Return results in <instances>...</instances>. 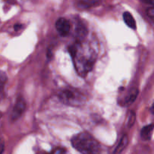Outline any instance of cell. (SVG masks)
Masks as SVG:
<instances>
[{
    "label": "cell",
    "instance_id": "cell-1",
    "mask_svg": "<svg viewBox=\"0 0 154 154\" xmlns=\"http://www.w3.org/2000/svg\"><path fill=\"white\" fill-rule=\"evenodd\" d=\"M77 72L84 77L93 69L96 56L94 51L90 48L85 50L80 42L70 46L69 49Z\"/></svg>",
    "mask_w": 154,
    "mask_h": 154
},
{
    "label": "cell",
    "instance_id": "cell-2",
    "mask_svg": "<svg viewBox=\"0 0 154 154\" xmlns=\"http://www.w3.org/2000/svg\"><path fill=\"white\" fill-rule=\"evenodd\" d=\"M72 145L81 154H101L102 146L99 141L87 132L74 135L71 140Z\"/></svg>",
    "mask_w": 154,
    "mask_h": 154
},
{
    "label": "cell",
    "instance_id": "cell-3",
    "mask_svg": "<svg viewBox=\"0 0 154 154\" xmlns=\"http://www.w3.org/2000/svg\"><path fill=\"white\" fill-rule=\"evenodd\" d=\"M63 104L70 106H81L85 102V97L75 89H65L58 95Z\"/></svg>",
    "mask_w": 154,
    "mask_h": 154
},
{
    "label": "cell",
    "instance_id": "cell-4",
    "mask_svg": "<svg viewBox=\"0 0 154 154\" xmlns=\"http://www.w3.org/2000/svg\"><path fill=\"white\" fill-rule=\"evenodd\" d=\"M26 107V104L25 99L21 97L17 99L14 106L13 110H12L11 117V120H16L19 117H20L21 115L25 111Z\"/></svg>",
    "mask_w": 154,
    "mask_h": 154
},
{
    "label": "cell",
    "instance_id": "cell-5",
    "mask_svg": "<svg viewBox=\"0 0 154 154\" xmlns=\"http://www.w3.org/2000/svg\"><path fill=\"white\" fill-rule=\"evenodd\" d=\"M57 32L61 36H66L69 35L71 29V24L66 18L61 17L58 19L55 24Z\"/></svg>",
    "mask_w": 154,
    "mask_h": 154
},
{
    "label": "cell",
    "instance_id": "cell-6",
    "mask_svg": "<svg viewBox=\"0 0 154 154\" xmlns=\"http://www.w3.org/2000/svg\"><path fill=\"white\" fill-rule=\"evenodd\" d=\"M102 0H79L78 7L81 9H88L99 5Z\"/></svg>",
    "mask_w": 154,
    "mask_h": 154
},
{
    "label": "cell",
    "instance_id": "cell-7",
    "mask_svg": "<svg viewBox=\"0 0 154 154\" xmlns=\"http://www.w3.org/2000/svg\"><path fill=\"white\" fill-rule=\"evenodd\" d=\"M154 129V124H150L142 128L141 131V137L144 141L150 140Z\"/></svg>",
    "mask_w": 154,
    "mask_h": 154
},
{
    "label": "cell",
    "instance_id": "cell-8",
    "mask_svg": "<svg viewBox=\"0 0 154 154\" xmlns=\"http://www.w3.org/2000/svg\"><path fill=\"white\" fill-rule=\"evenodd\" d=\"M123 17L125 23H126L129 28L133 29H136V22H135V18H134L133 16L131 14L130 12H124L123 15Z\"/></svg>",
    "mask_w": 154,
    "mask_h": 154
},
{
    "label": "cell",
    "instance_id": "cell-9",
    "mask_svg": "<svg viewBox=\"0 0 154 154\" xmlns=\"http://www.w3.org/2000/svg\"><path fill=\"white\" fill-rule=\"evenodd\" d=\"M138 93H139V91H138V89H132V91L129 93V95L126 96V99L123 101V105L124 106H129L131 104L133 103L135 99H136L137 96H138Z\"/></svg>",
    "mask_w": 154,
    "mask_h": 154
},
{
    "label": "cell",
    "instance_id": "cell-10",
    "mask_svg": "<svg viewBox=\"0 0 154 154\" xmlns=\"http://www.w3.org/2000/svg\"><path fill=\"white\" fill-rule=\"evenodd\" d=\"M75 32H76V35L77 37L78 38L80 41L84 39V38L87 36V27L85 26V25H84L81 23H77L76 29H75Z\"/></svg>",
    "mask_w": 154,
    "mask_h": 154
},
{
    "label": "cell",
    "instance_id": "cell-11",
    "mask_svg": "<svg viewBox=\"0 0 154 154\" xmlns=\"http://www.w3.org/2000/svg\"><path fill=\"white\" fill-rule=\"evenodd\" d=\"M128 142H129V138H128L127 135H124L121 138V139H120L118 145L117 146V147H116L115 150H114V153L118 154V153H121V152L123 151L125 148H126V147L127 146V144H128Z\"/></svg>",
    "mask_w": 154,
    "mask_h": 154
},
{
    "label": "cell",
    "instance_id": "cell-12",
    "mask_svg": "<svg viewBox=\"0 0 154 154\" xmlns=\"http://www.w3.org/2000/svg\"><path fill=\"white\" fill-rule=\"evenodd\" d=\"M135 118H136V116H135V113L134 111H131L130 114H129V119H128L127 121V126L129 128H131L134 125L135 122Z\"/></svg>",
    "mask_w": 154,
    "mask_h": 154
},
{
    "label": "cell",
    "instance_id": "cell-13",
    "mask_svg": "<svg viewBox=\"0 0 154 154\" xmlns=\"http://www.w3.org/2000/svg\"><path fill=\"white\" fill-rule=\"evenodd\" d=\"M146 12H147V16L149 17V18L153 21L154 23V7L148 8L147 9V11Z\"/></svg>",
    "mask_w": 154,
    "mask_h": 154
},
{
    "label": "cell",
    "instance_id": "cell-14",
    "mask_svg": "<svg viewBox=\"0 0 154 154\" xmlns=\"http://www.w3.org/2000/svg\"><path fill=\"white\" fill-rule=\"evenodd\" d=\"M6 81H7V76L6 74L4 72H1V90H3V86L5 84Z\"/></svg>",
    "mask_w": 154,
    "mask_h": 154
},
{
    "label": "cell",
    "instance_id": "cell-15",
    "mask_svg": "<svg viewBox=\"0 0 154 154\" xmlns=\"http://www.w3.org/2000/svg\"><path fill=\"white\" fill-rule=\"evenodd\" d=\"M140 1L143 3H145V4L154 5V0H140Z\"/></svg>",
    "mask_w": 154,
    "mask_h": 154
},
{
    "label": "cell",
    "instance_id": "cell-16",
    "mask_svg": "<svg viewBox=\"0 0 154 154\" xmlns=\"http://www.w3.org/2000/svg\"><path fill=\"white\" fill-rule=\"evenodd\" d=\"M22 27H23L22 24H19V23L15 24V25L14 26V29L15 31H18V30L22 28Z\"/></svg>",
    "mask_w": 154,
    "mask_h": 154
},
{
    "label": "cell",
    "instance_id": "cell-17",
    "mask_svg": "<svg viewBox=\"0 0 154 154\" xmlns=\"http://www.w3.org/2000/svg\"><path fill=\"white\" fill-rule=\"evenodd\" d=\"M151 112L154 114V103L153 104V105H152L151 107Z\"/></svg>",
    "mask_w": 154,
    "mask_h": 154
},
{
    "label": "cell",
    "instance_id": "cell-18",
    "mask_svg": "<svg viewBox=\"0 0 154 154\" xmlns=\"http://www.w3.org/2000/svg\"><path fill=\"white\" fill-rule=\"evenodd\" d=\"M3 150H4V144L2 143V153H3Z\"/></svg>",
    "mask_w": 154,
    "mask_h": 154
}]
</instances>
